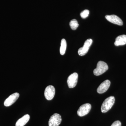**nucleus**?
I'll return each mask as SVG.
<instances>
[{
  "label": "nucleus",
  "instance_id": "nucleus-1",
  "mask_svg": "<svg viewBox=\"0 0 126 126\" xmlns=\"http://www.w3.org/2000/svg\"><path fill=\"white\" fill-rule=\"evenodd\" d=\"M115 102V97L113 96L108 97L106 98L102 104L101 111L102 113L107 112L114 105Z\"/></svg>",
  "mask_w": 126,
  "mask_h": 126
},
{
  "label": "nucleus",
  "instance_id": "nucleus-2",
  "mask_svg": "<svg viewBox=\"0 0 126 126\" xmlns=\"http://www.w3.org/2000/svg\"><path fill=\"white\" fill-rule=\"evenodd\" d=\"M108 69V66L107 63L103 61H99L97 64V67L94 69V74L98 76L103 74Z\"/></svg>",
  "mask_w": 126,
  "mask_h": 126
},
{
  "label": "nucleus",
  "instance_id": "nucleus-3",
  "mask_svg": "<svg viewBox=\"0 0 126 126\" xmlns=\"http://www.w3.org/2000/svg\"><path fill=\"white\" fill-rule=\"evenodd\" d=\"M93 43V40L91 39H89L85 41L83 47L79 49L78 53L79 55L82 56L85 55L88 53L89 49Z\"/></svg>",
  "mask_w": 126,
  "mask_h": 126
},
{
  "label": "nucleus",
  "instance_id": "nucleus-4",
  "mask_svg": "<svg viewBox=\"0 0 126 126\" xmlns=\"http://www.w3.org/2000/svg\"><path fill=\"white\" fill-rule=\"evenodd\" d=\"M62 121L61 116L55 113L51 116L48 122L49 126H59Z\"/></svg>",
  "mask_w": 126,
  "mask_h": 126
},
{
  "label": "nucleus",
  "instance_id": "nucleus-5",
  "mask_svg": "<svg viewBox=\"0 0 126 126\" xmlns=\"http://www.w3.org/2000/svg\"><path fill=\"white\" fill-rule=\"evenodd\" d=\"M92 108L91 104L89 103H86L80 106L77 112L79 116L83 117L87 115L90 112Z\"/></svg>",
  "mask_w": 126,
  "mask_h": 126
},
{
  "label": "nucleus",
  "instance_id": "nucleus-6",
  "mask_svg": "<svg viewBox=\"0 0 126 126\" xmlns=\"http://www.w3.org/2000/svg\"><path fill=\"white\" fill-rule=\"evenodd\" d=\"M78 75L77 73L72 74L68 77L67 83L69 88H72L75 87L78 83Z\"/></svg>",
  "mask_w": 126,
  "mask_h": 126
},
{
  "label": "nucleus",
  "instance_id": "nucleus-7",
  "mask_svg": "<svg viewBox=\"0 0 126 126\" xmlns=\"http://www.w3.org/2000/svg\"><path fill=\"white\" fill-rule=\"evenodd\" d=\"M55 93V88L54 86L50 85L46 88L44 94L45 98L47 100H51L53 99Z\"/></svg>",
  "mask_w": 126,
  "mask_h": 126
},
{
  "label": "nucleus",
  "instance_id": "nucleus-8",
  "mask_svg": "<svg viewBox=\"0 0 126 126\" xmlns=\"http://www.w3.org/2000/svg\"><path fill=\"white\" fill-rule=\"evenodd\" d=\"M20 94L18 93H16L11 94L5 100L4 105L5 107H9L15 103L19 97Z\"/></svg>",
  "mask_w": 126,
  "mask_h": 126
},
{
  "label": "nucleus",
  "instance_id": "nucleus-9",
  "mask_svg": "<svg viewBox=\"0 0 126 126\" xmlns=\"http://www.w3.org/2000/svg\"><path fill=\"white\" fill-rule=\"evenodd\" d=\"M105 17L107 20L113 24L119 26H122L123 24V22L121 19L115 15H107Z\"/></svg>",
  "mask_w": 126,
  "mask_h": 126
},
{
  "label": "nucleus",
  "instance_id": "nucleus-10",
  "mask_svg": "<svg viewBox=\"0 0 126 126\" xmlns=\"http://www.w3.org/2000/svg\"><path fill=\"white\" fill-rule=\"evenodd\" d=\"M110 81L109 80H106L101 84L97 89V92L99 94H103L106 92L110 87Z\"/></svg>",
  "mask_w": 126,
  "mask_h": 126
},
{
  "label": "nucleus",
  "instance_id": "nucleus-11",
  "mask_svg": "<svg viewBox=\"0 0 126 126\" xmlns=\"http://www.w3.org/2000/svg\"><path fill=\"white\" fill-rule=\"evenodd\" d=\"M30 119V115L28 114L24 115L16 122V126H24L29 122Z\"/></svg>",
  "mask_w": 126,
  "mask_h": 126
},
{
  "label": "nucleus",
  "instance_id": "nucleus-12",
  "mask_svg": "<svg viewBox=\"0 0 126 126\" xmlns=\"http://www.w3.org/2000/svg\"><path fill=\"white\" fill-rule=\"evenodd\" d=\"M116 46H122L126 44V35H122L117 37L115 42Z\"/></svg>",
  "mask_w": 126,
  "mask_h": 126
},
{
  "label": "nucleus",
  "instance_id": "nucleus-13",
  "mask_svg": "<svg viewBox=\"0 0 126 126\" xmlns=\"http://www.w3.org/2000/svg\"><path fill=\"white\" fill-rule=\"evenodd\" d=\"M67 48V43L65 39H62L61 41V46L60 48V53L61 55H63L65 54Z\"/></svg>",
  "mask_w": 126,
  "mask_h": 126
},
{
  "label": "nucleus",
  "instance_id": "nucleus-14",
  "mask_svg": "<svg viewBox=\"0 0 126 126\" xmlns=\"http://www.w3.org/2000/svg\"><path fill=\"white\" fill-rule=\"evenodd\" d=\"M69 25L71 29L73 30H75L79 26V24L78 21L75 19H73L70 21Z\"/></svg>",
  "mask_w": 126,
  "mask_h": 126
},
{
  "label": "nucleus",
  "instance_id": "nucleus-15",
  "mask_svg": "<svg viewBox=\"0 0 126 126\" xmlns=\"http://www.w3.org/2000/svg\"><path fill=\"white\" fill-rule=\"evenodd\" d=\"M89 14V11L88 10H85L82 12L80 14L81 18L85 19L88 16Z\"/></svg>",
  "mask_w": 126,
  "mask_h": 126
},
{
  "label": "nucleus",
  "instance_id": "nucleus-16",
  "mask_svg": "<svg viewBox=\"0 0 126 126\" xmlns=\"http://www.w3.org/2000/svg\"><path fill=\"white\" fill-rule=\"evenodd\" d=\"M111 126H121V123L119 121H116L112 123Z\"/></svg>",
  "mask_w": 126,
  "mask_h": 126
}]
</instances>
